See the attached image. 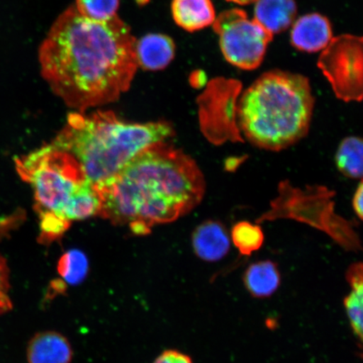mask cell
Masks as SVG:
<instances>
[{"label": "cell", "mask_w": 363, "mask_h": 363, "mask_svg": "<svg viewBox=\"0 0 363 363\" xmlns=\"http://www.w3.org/2000/svg\"><path fill=\"white\" fill-rule=\"evenodd\" d=\"M136 39L118 16L97 21L66 9L40 44V74L52 92L79 112L115 102L130 87L138 65Z\"/></svg>", "instance_id": "cell-1"}, {"label": "cell", "mask_w": 363, "mask_h": 363, "mask_svg": "<svg viewBox=\"0 0 363 363\" xmlns=\"http://www.w3.org/2000/svg\"><path fill=\"white\" fill-rule=\"evenodd\" d=\"M94 188L101 203L99 216L144 235L191 212L202 202L206 183L191 157L162 142Z\"/></svg>", "instance_id": "cell-2"}, {"label": "cell", "mask_w": 363, "mask_h": 363, "mask_svg": "<svg viewBox=\"0 0 363 363\" xmlns=\"http://www.w3.org/2000/svg\"><path fill=\"white\" fill-rule=\"evenodd\" d=\"M174 135L167 121L129 123L111 111H76L51 145L74 157L95 186L116 175L143 150Z\"/></svg>", "instance_id": "cell-3"}, {"label": "cell", "mask_w": 363, "mask_h": 363, "mask_svg": "<svg viewBox=\"0 0 363 363\" xmlns=\"http://www.w3.org/2000/svg\"><path fill=\"white\" fill-rule=\"evenodd\" d=\"M314 108L307 77L276 69L264 72L240 94V133L254 147L283 151L308 135Z\"/></svg>", "instance_id": "cell-4"}, {"label": "cell", "mask_w": 363, "mask_h": 363, "mask_svg": "<svg viewBox=\"0 0 363 363\" xmlns=\"http://www.w3.org/2000/svg\"><path fill=\"white\" fill-rule=\"evenodd\" d=\"M16 169L34 191L40 230L61 237L72 222L97 216L101 201L78 161L49 144L15 159Z\"/></svg>", "instance_id": "cell-5"}, {"label": "cell", "mask_w": 363, "mask_h": 363, "mask_svg": "<svg viewBox=\"0 0 363 363\" xmlns=\"http://www.w3.org/2000/svg\"><path fill=\"white\" fill-rule=\"evenodd\" d=\"M335 192L323 185L294 187L288 180L281 181L278 196L270 208L257 220V224L279 219L294 220L323 231L348 251L362 249L354 224L335 212Z\"/></svg>", "instance_id": "cell-6"}, {"label": "cell", "mask_w": 363, "mask_h": 363, "mask_svg": "<svg viewBox=\"0 0 363 363\" xmlns=\"http://www.w3.org/2000/svg\"><path fill=\"white\" fill-rule=\"evenodd\" d=\"M242 93V84L238 79L217 77L207 82L196 103L199 127L208 143L215 146L244 143L238 116Z\"/></svg>", "instance_id": "cell-7"}, {"label": "cell", "mask_w": 363, "mask_h": 363, "mask_svg": "<svg viewBox=\"0 0 363 363\" xmlns=\"http://www.w3.org/2000/svg\"><path fill=\"white\" fill-rule=\"evenodd\" d=\"M219 35L222 54L231 65L243 70H254L262 65L272 34L247 13L233 9L221 13L213 23Z\"/></svg>", "instance_id": "cell-8"}, {"label": "cell", "mask_w": 363, "mask_h": 363, "mask_svg": "<svg viewBox=\"0 0 363 363\" xmlns=\"http://www.w3.org/2000/svg\"><path fill=\"white\" fill-rule=\"evenodd\" d=\"M362 38L342 35L331 39L317 66L340 101L362 102L363 97Z\"/></svg>", "instance_id": "cell-9"}, {"label": "cell", "mask_w": 363, "mask_h": 363, "mask_svg": "<svg viewBox=\"0 0 363 363\" xmlns=\"http://www.w3.org/2000/svg\"><path fill=\"white\" fill-rule=\"evenodd\" d=\"M330 22L318 13H308L293 23L290 40L299 51L314 53L328 47L333 39Z\"/></svg>", "instance_id": "cell-10"}, {"label": "cell", "mask_w": 363, "mask_h": 363, "mask_svg": "<svg viewBox=\"0 0 363 363\" xmlns=\"http://www.w3.org/2000/svg\"><path fill=\"white\" fill-rule=\"evenodd\" d=\"M230 237L225 226L216 220H207L196 227L192 235L195 255L201 260L216 262L223 259L230 249Z\"/></svg>", "instance_id": "cell-11"}, {"label": "cell", "mask_w": 363, "mask_h": 363, "mask_svg": "<svg viewBox=\"0 0 363 363\" xmlns=\"http://www.w3.org/2000/svg\"><path fill=\"white\" fill-rule=\"evenodd\" d=\"M135 49L138 67L148 71L164 69L176 53L174 40L161 33H150L136 40Z\"/></svg>", "instance_id": "cell-12"}, {"label": "cell", "mask_w": 363, "mask_h": 363, "mask_svg": "<svg viewBox=\"0 0 363 363\" xmlns=\"http://www.w3.org/2000/svg\"><path fill=\"white\" fill-rule=\"evenodd\" d=\"M74 352L68 340L56 331L35 334L27 347L29 363H71Z\"/></svg>", "instance_id": "cell-13"}, {"label": "cell", "mask_w": 363, "mask_h": 363, "mask_svg": "<svg viewBox=\"0 0 363 363\" xmlns=\"http://www.w3.org/2000/svg\"><path fill=\"white\" fill-rule=\"evenodd\" d=\"M171 12L176 24L189 33L206 28L216 18L211 0H172Z\"/></svg>", "instance_id": "cell-14"}, {"label": "cell", "mask_w": 363, "mask_h": 363, "mask_svg": "<svg viewBox=\"0 0 363 363\" xmlns=\"http://www.w3.org/2000/svg\"><path fill=\"white\" fill-rule=\"evenodd\" d=\"M254 20L272 35L293 25L297 15L294 0H257Z\"/></svg>", "instance_id": "cell-15"}, {"label": "cell", "mask_w": 363, "mask_h": 363, "mask_svg": "<svg viewBox=\"0 0 363 363\" xmlns=\"http://www.w3.org/2000/svg\"><path fill=\"white\" fill-rule=\"evenodd\" d=\"M245 287L254 298H269L279 289L281 274L278 265L270 260L250 265L243 275Z\"/></svg>", "instance_id": "cell-16"}, {"label": "cell", "mask_w": 363, "mask_h": 363, "mask_svg": "<svg viewBox=\"0 0 363 363\" xmlns=\"http://www.w3.org/2000/svg\"><path fill=\"white\" fill-rule=\"evenodd\" d=\"M347 280L352 291L344 298L346 310L353 333L362 342L363 331V267L362 262L353 263L347 272Z\"/></svg>", "instance_id": "cell-17"}, {"label": "cell", "mask_w": 363, "mask_h": 363, "mask_svg": "<svg viewBox=\"0 0 363 363\" xmlns=\"http://www.w3.org/2000/svg\"><path fill=\"white\" fill-rule=\"evenodd\" d=\"M362 140L357 136H348L340 143L335 154V164L344 176L362 179Z\"/></svg>", "instance_id": "cell-18"}, {"label": "cell", "mask_w": 363, "mask_h": 363, "mask_svg": "<svg viewBox=\"0 0 363 363\" xmlns=\"http://www.w3.org/2000/svg\"><path fill=\"white\" fill-rule=\"evenodd\" d=\"M87 256L79 249H72L62 254L57 263V272L68 285L83 283L89 274Z\"/></svg>", "instance_id": "cell-19"}, {"label": "cell", "mask_w": 363, "mask_h": 363, "mask_svg": "<svg viewBox=\"0 0 363 363\" xmlns=\"http://www.w3.org/2000/svg\"><path fill=\"white\" fill-rule=\"evenodd\" d=\"M230 240L243 256H251L264 243L262 227L248 221H240L230 231Z\"/></svg>", "instance_id": "cell-20"}, {"label": "cell", "mask_w": 363, "mask_h": 363, "mask_svg": "<svg viewBox=\"0 0 363 363\" xmlns=\"http://www.w3.org/2000/svg\"><path fill=\"white\" fill-rule=\"evenodd\" d=\"M74 7L88 19L104 21L117 16L120 0H75Z\"/></svg>", "instance_id": "cell-21"}, {"label": "cell", "mask_w": 363, "mask_h": 363, "mask_svg": "<svg viewBox=\"0 0 363 363\" xmlns=\"http://www.w3.org/2000/svg\"><path fill=\"white\" fill-rule=\"evenodd\" d=\"M10 289V269L6 258L0 254V315L10 311L13 307L9 294Z\"/></svg>", "instance_id": "cell-22"}, {"label": "cell", "mask_w": 363, "mask_h": 363, "mask_svg": "<svg viewBox=\"0 0 363 363\" xmlns=\"http://www.w3.org/2000/svg\"><path fill=\"white\" fill-rule=\"evenodd\" d=\"M153 363H193L191 357L176 350L163 352Z\"/></svg>", "instance_id": "cell-23"}, {"label": "cell", "mask_w": 363, "mask_h": 363, "mask_svg": "<svg viewBox=\"0 0 363 363\" xmlns=\"http://www.w3.org/2000/svg\"><path fill=\"white\" fill-rule=\"evenodd\" d=\"M352 208L357 216L362 220L363 216V184L362 179L359 185L357 186L355 194H354Z\"/></svg>", "instance_id": "cell-24"}, {"label": "cell", "mask_w": 363, "mask_h": 363, "mask_svg": "<svg viewBox=\"0 0 363 363\" xmlns=\"http://www.w3.org/2000/svg\"><path fill=\"white\" fill-rule=\"evenodd\" d=\"M206 75L201 70L192 72L190 75V84L195 88H201L207 84Z\"/></svg>", "instance_id": "cell-25"}, {"label": "cell", "mask_w": 363, "mask_h": 363, "mask_svg": "<svg viewBox=\"0 0 363 363\" xmlns=\"http://www.w3.org/2000/svg\"><path fill=\"white\" fill-rule=\"evenodd\" d=\"M229 2H233L235 4H240V6H245V4H249L256 2L257 0H227Z\"/></svg>", "instance_id": "cell-26"}, {"label": "cell", "mask_w": 363, "mask_h": 363, "mask_svg": "<svg viewBox=\"0 0 363 363\" xmlns=\"http://www.w3.org/2000/svg\"><path fill=\"white\" fill-rule=\"evenodd\" d=\"M135 3L138 4L139 6H145L150 2V0H135Z\"/></svg>", "instance_id": "cell-27"}]
</instances>
